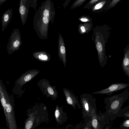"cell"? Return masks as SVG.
Returning <instances> with one entry per match:
<instances>
[{
  "instance_id": "6da1fadb",
  "label": "cell",
  "mask_w": 129,
  "mask_h": 129,
  "mask_svg": "<svg viewBox=\"0 0 129 129\" xmlns=\"http://www.w3.org/2000/svg\"><path fill=\"white\" fill-rule=\"evenodd\" d=\"M55 15L54 5L50 0L42 2L36 11L33 19L34 28L39 38H47L49 23H53Z\"/></svg>"
},
{
  "instance_id": "7a4b0ae2",
  "label": "cell",
  "mask_w": 129,
  "mask_h": 129,
  "mask_svg": "<svg viewBox=\"0 0 129 129\" xmlns=\"http://www.w3.org/2000/svg\"><path fill=\"white\" fill-rule=\"evenodd\" d=\"M93 33L94 40L98 54V59L100 66L104 68L108 59L105 49V45L111 34V28L106 25L99 26Z\"/></svg>"
},
{
  "instance_id": "3957f363",
  "label": "cell",
  "mask_w": 129,
  "mask_h": 129,
  "mask_svg": "<svg viewBox=\"0 0 129 129\" xmlns=\"http://www.w3.org/2000/svg\"><path fill=\"white\" fill-rule=\"evenodd\" d=\"M129 89L127 88L120 93L105 98L106 109V114L110 120L113 121L118 117L122 106L129 98Z\"/></svg>"
},
{
  "instance_id": "277c9868",
  "label": "cell",
  "mask_w": 129,
  "mask_h": 129,
  "mask_svg": "<svg viewBox=\"0 0 129 129\" xmlns=\"http://www.w3.org/2000/svg\"><path fill=\"white\" fill-rule=\"evenodd\" d=\"M37 0H20L19 2V12L22 25L26 23L28 14L29 9L33 7L35 10L37 7Z\"/></svg>"
},
{
  "instance_id": "5b68a950",
  "label": "cell",
  "mask_w": 129,
  "mask_h": 129,
  "mask_svg": "<svg viewBox=\"0 0 129 129\" xmlns=\"http://www.w3.org/2000/svg\"><path fill=\"white\" fill-rule=\"evenodd\" d=\"M22 44L21 35L18 28L14 29L12 32L7 46L9 52H13L20 49Z\"/></svg>"
},
{
  "instance_id": "8992f818",
  "label": "cell",
  "mask_w": 129,
  "mask_h": 129,
  "mask_svg": "<svg viewBox=\"0 0 129 129\" xmlns=\"http://www.w3.org/2000/svg\"><path fill=\"white\" fill-rule=\"evenodd\" d=\"M80 101L84 113L86 115L91 112L94 108L96 99L92 94L84 93L81 94Z\"/></svg>"
},
{
  "instance_id": "52a82bcc",
  "label": "cell",
  "mask_w": 129,
  "mask_h": 129,
  "mask_svg": "<svg viewBox=\"0 0 129 129\" xmlns=\"http://www.w3.org/2000/svg\"><path fill=\"white\" fill-rule=\"evenodd\" d=\"M129 86V83H112L107 87L99 91L93 92L94 94H106L111 96L113 93L116 91L126 89Z\"/></svg>"
},
{
  "instance_id": "ba28073f",
  "label": "cell",
  "mask_w": 129,
  "mask_h": 129,
  "mask_svg": "<svg viewBox=\"0 0 129 129\" xmlns=\"http://www.w3.org/2000/svg\"><path fill=\"white\" fill-rule=\"evenodd\" d=\"M63 92L67 104L71 106L75 109L76 106L79 109L81 108L77 96L70 90L65 88H63Z\"/></svg>"
},
{
  "instance_id": "9c48e42d",
  "label": "cell",
  "mask_w": 129,
  "mask_h": 129,
  "mask_svg": "<svg viewBox=\"0 0 129 129\" xmlns=\"http://www.w3.org/2000/svg\"><path fill=\"white\" fill-rule=\"evenodd\" d=\"M58 54L59 58L61 61H62L65 67L66 64V48L64 40L59 33L58 39Z\"/></svg>"
},
{
  "instance_id": "30bf717a",
  "label": "cell",
  "mask_w": 129,
  "mask_h": 129,
  "mask_svg": "<svg viewBox=\"0 0 129 129\" xmlns=\"http://www.w3.org/2000/svg\"><path fill=\"white\" fill-rule=\"evenodd\" d=\"M123 52L121 66L123 72L129 78V44L124 48Z\"/></svg>"
},
{
  "instance_id": "8fae6325",
  "label": "cell",
  "mask_w": 129,
  "mask_h": 129,
  "mask_svg": "<svg viewBox=\"0 0 129 129\" xmlns=\"http://www.w3.org/2000/svg\"><path fill=\"white\" fill-rule=\"evenodd\" d=\"M12 15L13 10L12 9H7L3 14L1 18L2 31L5 30L10 22Z\"/></svg>"
},
{
  "instance_id": "7c38bea8",
  "label": "cell",
  "mask_w": 129,
  "mask_h": 129,
  "mask_svg": "<svg viewBox=\"0 0 129 129\" xmlns=\"http://www.w3.org/2000/svg\"><path fill=\"white\" fill-rule=\"evenodd\" d=\"M62 107H59L57 105L55 112V115L57 121L61 124L65 121L67 117L65 113L62 110Z\"/></svg>"
},
{
  "instance_id": "4fadbf2b",
  "label": "cell",
  "mask_w": 129,
  "mask_h": 129,
  "mask_svg": "<svg viewBox=\"0 0 129 129\" xmlns=\"http://www.w3.org/2000/svg\"><path fill=\"white\" fill-rule=\"evenodd\" d=\"M95 110L93 108L91 112V123L93 129H101L102 125L98 119Z\"/></svg>"
},
{
  "instance_id": "5bb4252c",
  "label": "cell",
  "mask_w": 129,
  "mask_h": 129,
  "mask_svg": "<svg viewBox=\"0 0 129 129\" xmlns=\"http://www.w3.org/2000/svg\"><path fill=\"white\" fill-rule=\"evenodd\" d=\"M92 27L93 24L92 23L80 24L78 26V31L80 34H84L87 33L90 30Z\"/></svg>"
},
{
  "instance_id": "9a60e30c",
  "label": "cell",
  "mask_w": 129,
  "mask_h": 129,
  "mask_svg": "<svg viewBox=\"0 0 129 129\" xmlns=\"http://www.w3.org/2000/svg\"><path fill=\"white\" fill-rule=\"evenodd\" d=\"M118 117H123L124 119H129V106L121 108Z\"/></svg>"
},
{
  "instance_id": "2e32d148",
  "label": "cell",
  "mask_w": 129,
  "mask_h": 129,
  "mask_svg": "<svg viewBox=\"0 0 129 129\" xmlns=\"http://www.w3.org/2000/svg\"><path fill=\"white\" fill-rule=\"evenodd\" d=\"M33 54L39 59L43 61L48 60L49 56L46 53L43 52H37L33 53Z\"/></svg>"
},
{
  "instance_id": "e0dca14e",
  "label": "cell",
  "mask_w": 129,
  "mask_h": 129,
  "mask_svg": "<svg viewBox=\"0 0 129 129\" xmlns=\"http://www.w3.org/2000/svg\"><path fill=\"white\" fill-rule=\"evenodd\" d=\"M121 0H112L110 1L109 2L107 1L105 4L104 9L106 10L112 8L115 6Z\"/></svg>"
},
{
  "instance_id": "ac0fdd59",
  "label": "cell",
  "mask_w": 129,
  "mask_h": 129,
  "mask_svg": "<svg viewBox=\"0 0 129 129\" xmlns=\"http://www.w3.org/2000/svg\"><path fill=\"white\" fill-rule=\"evenodd\" d=\"M107 1V0H100V2L93 7L92 10L93 11H95L101 9L103 8Z\"/></svg>"
},
{
  "instance_id": "d6986e66",
  "label": "cell",
  "mask_w": 129,
  "mask_h": 129,
  "mask_svg": "<svg viewBox=\"0 0 129 129\" xmlns=\"http://www.w3.org/2000/svg\"><path fill=\"white\" fill-rule=\"evenodd\" d=\"M119 127L120 129H129V119H124Z\"/></svg>"
},
{
  "instance_id": "ffe728a7",
  "label": "cell",
  "mask_w": 129,
  "mask_h": 129,
  "mask_svg": "<svg viewBox=\"0 0 129 129\" xmlns=\"http://www.w3.org/2000/svg\"><path fill=\"white\" fill-rule=\"evenodd\" d=\"M86 0H77L71 6V8L74 9L81 6Z\"/></svg>"
},
{
  "instance_id": "44dd1931",
  "label": "cell",
  "mask_w": 129,
  "mask_h": 129,
  "mask_svg": "<svg viewBox=\"0 0 129 129\" xmlns=\"http://www.w3.org/2000/svg\"><path fill=\"white\" fill-rule=\"evenodd\" d=\"M79 20L83 22H89L91 20V19L86 16L81 17L79 18Z\"/></svg>"
},
{
  "instance_id": "7402d4cb",
  "label": "cell",
  "mask_w": 129,
  "mask_h": 129,
  "mask_svg": "<svg viewBox=\"0 0 129 129\" xmlns=\"http://www.w3.org/2000/svg\"><path fill=\"white\" fill-rule=\"evenodd\" d=\"M32 78V75L30 74H28L24 76L23 80L25 82H27L29 81Z\"/></svg>"
},
{
  "instance_id": "603a6c76",
  "label": "cell",
  "mask_w": 129,
  "mask_h": 129,
  "mask_svg": "<svg viewBox=\"0 0 129 129\" xmlns=\"http://www.w3.org/2000/svg\"><path fill=\"white\" fill-rule=\"evenodd\" d=\"M99 0H91L90 1L89 3L85 6L86 7L88 6H91L95 4L98 2L99 1Z\"/></svg>"
},
{
  "instance_id": "cb8c5ba5",
  "label": "cell",
  "mask_w": 129,
  "mask_h": 129,
  "mask_svg": "<svg viewBox=\"0 0 129 129\" xmlns=\"http://www.w3.org/2000/svg\"><path fill=\"white\" fill-rule=\"evenodd\" d=\"M33 125V122L31 120H29L26 123L25 127L26 129H30Z\"/></svg>"
},
{
  "instance_id": "d4e9b609",
  "label": "cell",
  "mask_w": 129,
  "mask_h": 129,
  "mask_svg": "<svg viewBox=\"0 0 129 129\" xmlns=\"http://www.w3.org/2000/svg\"><path fill=\"white\" fill-rule=\"evenodd\" d=\"M1 102L2 106L4 108L5 113V110H6V106L7 104L6 100L4 98H2L1 99Z\"/></svg>"
},
{
  "instance_id": "484cf974",
  "label": "cell",
  "mask_w": 129,
  "mask_h": 129,
  "mask_svg": "<svg viewBox=\"0 0 129 129\" xmlns=\"http://www.w3.org/2000/svg\"><path fill=\"white\" fill-rule=\"evenodd\" d=\"M6 110L7 113L10 112L12 110V107L10 104L7 103L6 106Z\"/></svg>"
},
{
  "instance_id": "4316f807",
  "label": "cell",
  "mask_w": 129,
  "mask_h": 129,
  "mask_svg": "<svg viewBox=\"0 0 129 129\" xmlns=\"http://www.w3.org/2000/svg\"><path fill=\"white\" fill-rule=\"evenodd\" d=\"M82 126L81 123L77 124L73 129H80Z\"/></svg>"
},
{
  "instance_id": "83f0119b",
  "label": "cell",
  "mask_w": 129,
  "mask_h": 129,
  "mask_svg": "<svg viewBox=\"0 0 129 129\" xmlns=\"http://www.w3.org/2000/svg\"><path fill=\"white\" fill-rule=\"evenodd\" d=\"M111 126V124L108 125L106 126L104 129H110Z\"/></svg>"
},
{
  "instance_id": "f1b7e54d",
  "label": "cell",
  "mask_w": 129,
  "mask_h": 129,
  "mask_svg": "<svg viewBox=\"0 0 129 129\" xmlns=\"http://www.w3.org/2000/svg\"><path fill=\"white\" fill-rule=\"evenodd\" d=\"M6 1V0H0V5H1V4H2L3 3H4Z\"/></svg>"
},
{
  "instance_id": "f546056e",
  "label": "cell",
  "mask_w": 129,
  "mask_h": 129,
  "mask_svg": "<svg viewBox=\"0 0 129 129\" xmlns=\"http://www.w3.org/2000/svg\"><path fill=\"white\" fill-rule=\"evenodd\" d=\"M84 129H91L90 127H89L87 126H86L84 128Z\"/></svg>"
},
{
  "instance_id": "4dcf8cb0",
  "label": "cell",
  "mask_w": 129,
  "mask_h": 129,
  "mask_svg": "<svg viewBox=\"0 0 129 129\" xmlns=\"http://www.w3.org/2000/svg\"><path fill=\"white\" fill-rule=\"evenodd\" d=\"M128 21H129V19H128Z\"/></svg>"
}]
</instances>
